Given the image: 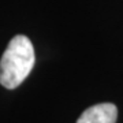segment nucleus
<instances>
[{"label": "nucleus", "instance_id": "f03ea898", "mask_svg": "<svg viewBox=\"0 0 123 123\" xmlns=\"http://www.w3.org/2000/svg\"><path fill=\"white\" fill-rule=\"evenodd\" d=\"M118 108L112 103H101L85 110L77 123H116Z\"/></svg>", "mask_w": 123, "mask_h": 123}, {"label": "nucleus", "instance_id": "f257e3e1", "mask_svg": "<svg viewBox=\"0 0 123 123\" xmlns=\"http://www.w3.org/2000/svg\"><path fill=\"white\" fill-rule=\"evenodd\" d=\"M36 56L31 41L18 34L8 43L0 60V84L6 89H15L30 74Z\"/></svg>", "mask_w": 123, "mask_h": 123}]
</instances>
